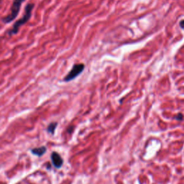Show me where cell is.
Here are the masks:
<instances>
[{
    "instance_id": "7",
    "label": "cell",
    "mask_w": 184,
    "mask_h": 184,
    "mask_svg": "<svg viewBox=\"0 0 184 184\" xmlns=\"http://www.w3.org/2000/svg\"><path fill=\"white\" fill-rule=\"evenodd\" d=\"M180 26H181V28L184 29V20L180 22Z\"/></svg>"
},
{
    "instance_id": "2",
    "label": "cell",
    "mask_w": 184,
    "mask_h": 184,
    "mask_svg": "<svg viewBox=\"0 0 184 184\" xmlns=\"http://www.w3.org/2000/svg\"><path fill=\"white\" fill-rule=\"evenodd\" d=\"M25 0H14L12 3V7H11V12L7 15V17H4L2 19V22L4 23H10L12 21H13L15 18L19 15V12L20 11L22 3Z\"/></svg>"
},
{
    "instance_id": "1",
    "label": "cell",
    "mask_w": 184,
    "mask_h": 184,
    "mask_svg": "<svg viewBox=\"0 0 184 184\" xmlns=\"http://www.w3.org/2000/svg\"><path fill=\"white\" fill-rule=\"evenodd\" d=\"M34 6H35V4H32V3H31V4H27V6L25 7V9H24V15H23V16L20 19L18 20L13 24L12 28L9 30V35L12 36V35H16L22 26L24 25V24H26L27 22L30 20L31 16H32V11L33 10Z\"/></svg>"
},
{
    "instance_id": "5",
    "label": "cell",
    "mask_w": 184,
    "mask_h": 184,
    "mask_svg": "<svg viewBox=\"0 0 184 184\" xmlns=\"http://www.w3.org/2000/svg\"><path fill=\"white\" fill-rule=\"evenodd\" d=\"M32 154L35 155L37 156H42L43 155H44L46 152V148L45 147L43 146L41 147V148H34L31 150Z\"/></svg>"
},
{
    "instance_id": "4",
    "label": "cell",
    "mask_w": 184,
    "mask_h": 184,
    "mask_svg": "<svg viewBox=\"0 0 184 184\" xmlns=\"http://www.w3.org/2000/svg\"><path fill=\"white\" fill-rule=\"evenodd\" d=\"M51 160L52 164H53V165L55 168H60L63 165V159H62L61 155L58 153H52L51 155Z\"/></svg>"
},
{
    "instance_id": "6",
    "label": "cell",
    "mask_w": 184,
    "mask_h": 184,
    "mask_svg": "<svg viewBox=\"0 0 184 184\" xmlns=\"http://www.w3.org/2000/svg\"><path fill=\"white\" fill-rule=\"evenodd\" d=\"M57 122H52L51 124H50L49 125V126L48 127V132L49 133H51V134H53L54 132H55V128H56L57 127Z\"/></svg>"
},
{
    "instance_id": "3",
    "label": "cell",
    "mask_w": 184,
    "mask_h": 184,
    "mask_svg": "<svg viewBox=\"0 0 184 184\" xmlns=\"http://www.w3.org/2000/svg\"><path fill=\"white\" fill-rule=\"evenodd\" d=\"M85 66L83 63H78V64H75L73 66L72 69L70 71V72L64 78V81L69 82L73 80L74 78H76L78 76H79L81 73L82 71L84 69Z\"/></svg>"
},
{
    "instance_id": "8",
    "label": "cell",
    "mask_w": 184,
    "mask_h": 184,
    "mask_svg": "<svg viewBox=\"0 0 184 184\" xmlns=\"http://www.w3.org/2000/svg\"><path fill=\"white\" fill-rule=\"evenodd\" d=\"M0 2H1V0H0Z\"/></svg>"
}]
</instances>
